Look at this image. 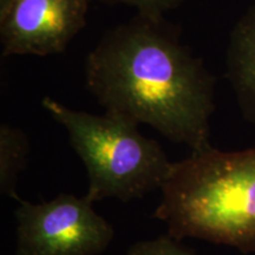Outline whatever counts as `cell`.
<instances>
[{"mask_svg": "<svg viewBox=\"0 0 255 255\" xmlns=\"http://www.w3.org/2000/svg\"><path fill=\"white\" fill-rule=\"evenodd\" d=\"M113 4H123L133 7L137 14L149 18H164L168 12L176 9L186 0H104Z\"/></svg>", "mask_w": 255, "mask_h": 255, "instance_id": "9", "label": "cell"}, {"mask_svg": "<svg viewBox=\"0 0 255 255\" xmlns=\"http://www.w3.org/2000/svg\"><path fill=\"white\" fill-rule=\"evenodd\" d=\"M127 255H196V252L167 233L154 240L136 242L128 250Z\"/></svg>", "mask_w": 255, "mask_h": 255, "instance_id": "8", "label": "cell"}, {"mask_svg": "<svg viewBox=\"0 0 255 255\" xmlns=\"http://www.w3.org/2000/svg\"><path fill=\"white\" fill-rule=\"evenodd\" d=\"M92 0H12L0 11L2 56L63 52L84 28Z\"/></svg>", "mask_w": 255, "mask_h": 255, "instance_id": "5", "label": "cell"}, {"mask_svg": "<svg viewBox=\"0 0 255 255\" xmlns=\"http://www.w3.org/2000/svg\"><path fill=\"white\" fill-rule=\"evenodd\" d=\"M154 213L168 234L255 253V149L213 146L173 162Z\"/></svg>", "mask_w": 255, "mask_h": 255, "instance_id": "2", "label": "cell"}, {"mask_svg": "<svg viewBox=\"0 0 255 255\" xmlns=\"http://www.w3.org/2000/svg\"><path fill=\"white\" fill-rule=\"evenodd\" d=\"M41 105L65 128L70 145L87 168L85 196L91 202H129L162 189L173 162L155 139L139 132L138 124L109 113L71 109L51 97L44 98Z\"/></svg>", "mask_w": 255, "mask_h": 255, "instance_id": "3", "label": "cell"}, {"mask_svg": "<svg viewBox=\"0 0 255 255\" xmlns=\"http://www.w3.org/2000/svg\"><path fill=\"white\" fill-rule=\"evenodd\" d=\"M30 142L23 130L1 123L0 126V193L11 199H21L17 194L19 175L26 168Z\"/></svg>", "mask_w": 255, "mask_h": 255, "instance_id": "7", "label": "cell"}, {"mask_svg": "<svg viewBox=\"0 0 255 255\" xmlns=\"http://www.w3.org/2000/svg\"><path fill=\"white\" fill-rule=\"evenodd\" d=\"M87 196L59 194L51 201H19L14 255H100L113 241V226Z\"/></svg>", "mask_w": 255, "mask_h": 255, "instance_id": "4", "label": "cell"}, {"mask_svg": "<svg viewBox=\"0 0 255 255\" xmlns=\"http://www.w3.org/2000/svg\"><path fill=\"white\" fill-rule=\"evenodd\" d=\"M105 113L146 124L191 152L210 148L215 77L164 18L137 14L108 30L85 62Z\"/></svg>", "mask_w": 255, "mask_h": 255, "instance_id": "1", "label": "cell"}, {"mask_svg": "<svg viewBox=\"0 0 255 255\" xmlns=\"http://www.w3.org/2000/svg\"><path fill=\"white\" fill-rule=\"evenodd\" d=\"M227 76L242 113L255 122V0L232 30Z\"/></svg>", "mask_w": 255, "mask_h": 255, "instance_id": "6", "label": "cell"}]
</instances>
